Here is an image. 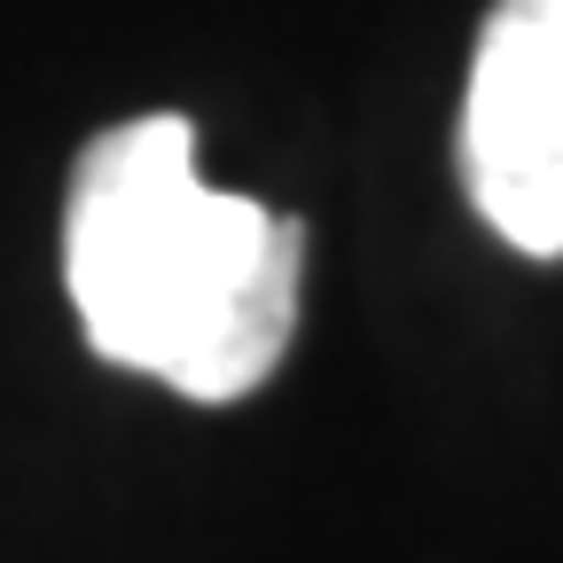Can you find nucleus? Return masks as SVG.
<instances>
[{
    "label": "nucleus",
    "mask_w": 563,
    "mask_h": 563,
    "mask_svg": "<svg viewBox=\"0 0 563 563\" xmlns=\"http://www.w3.org/2000/svg\"><path fill=\"white\" fill-rule=\"evenodd\" d=\"M306 235L196 173L188 118H133L79 157L63 282L102 361L180 399H243L298 329Z\"/></svg>",
    "instance_id": "f257e3e1"
},
{
    "label": "nucleus",
    "mask_w": 563,
    "mask_h": 563,
    "mask_svg": "<svg viewBox=\"0 0 563 563\" xmlns=\"http://www.w3.org/2000/svg\"><path fill=\"white\" fill-rule=\"evenodd\" d=\"M462 180L525 258H563V0H493L462 95Z\"/></svg>",
    "instance_id": "f03ea898"
}]
</instances>
